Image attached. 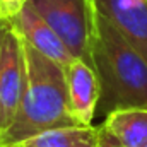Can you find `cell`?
<instances>
[{"instance_id":"cell-1","label":"cell","mask_w":147,"mask_h":147,"mask_svg":"<svg viewBox=\"0 0 147 147\" xmlns=\"http://www.w3.org/2000/svg\"><path fill=\"white\" fill-rule=\"evenodd\" d=\"M91 58L101 84L99 106L105 115L120 108H147V60L96 10Z\"/></svg>"},{"instance_id":"cell-2","label":"cell","mask_w":147,"mask_h":147,"mask_svg":"<svg viewBox=\"0 0 147 147\" xmlns=\"http://www.w3.org/2000/svg\"><path fill=\"white\" fill-rule=\"evenodd\" d=\"M26 86L16 120L2 134L0 146L24 140L48 128L79 125L69 110L65 67L41 55L24 39Z\"/></svg>"},{"instance_id":"cell-3","label":"cell","mask_w":147,"mask_h":147,"mask_svg":"<svg viewBox=\"0 0 147 147\" xmlns=\"http://www.w3.org/2000/svg\"><path fill=\"white\" fill-rule=\"evenodd\" d=\"M28 3L58 34L74 58L92 65L94 9L91 0H28Z\"/></svg>"},{"instance_id":"cell-4","label":"cell","mask_w":147,"mask_h":147,"mask_svg":"<svg viewBox=\"0 0 147 147\" xmlns=\"http://www.w3.org/2000/svg\"><path fill=\"white\" fill-rule=\"evenodd\" d=\"M26 86L24 43L19 33L5 21L0 39V134H3L19 110Z\"/></svg>"},{"instance_id":"cell-5","label":"cell","mask_w":147,"mask_h":147,"mask_svg":"<svg viewBox=\"0 0 147 147\" xmlns=\"http://www.w3.org/2000/svg\"><path fill=\"white\" fill-rule=\"evenodd\" d=\"M69 110L79 125H92L101 99V84L92 65L75 58L65 67Z\"/></svg>"},{"instance_id":"cell-6","label":"cell","mask_w":147,"mask_h":147,"mask_svg":"<svg viewBox=\"0 0 147 147\" xmlns=\"http://www.w3.org/2000/svg\"><path fill=\"white\" fill-rule=\"evenodd\" d=\"M91 3L147 60V0H91Z\"/></svg>"},{"instance_id":"cell-7","label":"cell","mask_w":147,"mask_h":147,"mask_svg":"<svg viewBox=\"0 0 147 147\" xmlns=\"http://www.w3.org/2000/svg\"><path fill=\"white\" fill-rule=\"evenodd\" d=\"M9 22L29 46H33L36 51L48 57L50 60L63 67L75 60L58 34L38 16L29 3H26Z\"/></svg>"},{"instance_id":"cell-8","label":"cell","mask_w":147,"mask_h":147,"mask_svg":"<svg viewBox=\"0 0 147 147\" xmlns=\"http://www.w3.org/2000/svg\"><path fill=\"white\" fill-rule=\"evenodd\" d=\"M98 135L99 127L94 125H63L0 147H98Z\"/></svg>"},{"instance_id":"cell-9","label":"cell","mask_w":147,"mask_h":147,"mask_svg":"<svg viewBox=\"0 0 147 147\" xmlns=\"http://www.w3.org/2000/svg\"><path fill=\"white\" fill-rule=\"evenodd\" d=\"M101 125L125 147H144L147 144V108L110 111Z\"/></svg>"},{"instance_id":"cell-10","label":"cell","mask_w":147,"mask_h":147,"mask_svg":"<svg viewBox=\"0 0 147 147\" xmlns=\"http://www.w3.org/2000/svg\"><path fill=\"white\" fill-rule=\"evenodd\" d=\"M26 3L28 0H0V19L10 21Z\"/></svg>"},{"instance_id":"cell-11","label":"cell","mask_w":147,"mask_h":147,"mask_svg":"<svg viewBox=\"0 0 147 147\" xmlns=\"http://www.w3.org/2000/svg\"><path fill=\"white\" fill-rule=\"evenodd\" d=\"M98 147H125L116 137H113L110 132L99 125V135H98Z\"/></svg>"},{"instance_id":"cell-12","label":"cell","mask_w":147,"mask_h":147,"mask_svg":"<svg viewBox=\"0 0 147 147\" xmlns=\"http://www.w3.org/2000/svg\"><path fill=\"white\" fill-rule=\"evenodd\" d=\"M3 26H5V21L0 19V39H2V33H3ZM0 142H2V134H0Z\"/></svg>"},{"instance_id":"cell-13","label":"cell","mask_w":147,"mask_h":147,"mask_svg":"<svg viewBox=\"0 0 147 147\" xmlns=\"http://www.w3.org/2000/svg\"><path fill=\"white\" fill-rule=\"evenodd\" d=\"M144 147H147V144H146V146H144Z\"/></svg>"}]
</instances>
